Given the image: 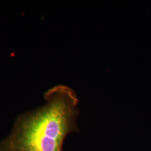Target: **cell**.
Instances as JSON below:
<instances>
[{
  "mask_svg": "<svg viewBox=\"0 0 151 151\" xmlns=\"http://www.w3.org/2000/svg\"><path fill=\"white\" fill-rule=\"evenodd\" d=\"M45 104L20 115L11 133L0 142V151H63L67 135L78 131V99L60 85L44 93Z\"/></svg>",
  "mask_w": 151,
  "mask_h": 151,
  "instance_id": "obj_1",
  "label": "cell"
}]
</instances>
